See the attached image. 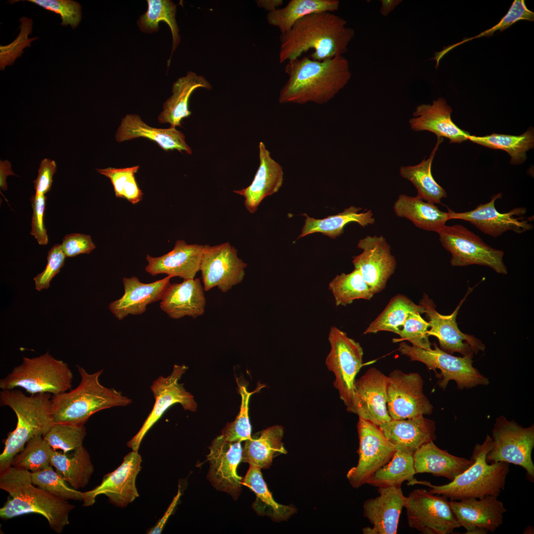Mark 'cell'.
I'll list each match as a JSON object with an SVG mask.
<instances>
[{
	"instance_id": "1",
	"label": "cell",
	"mask_w": 534,
	"mask_h": 534,
	"mask_svg": "<svg viewBox=\"0 0 534 534\" xmlns=\"http://www.w3.org/2000/svg\"><path fill=\"white\" fill-rule=\"evenodd\" d=\"M347 21L330 12L314 13L297 21L280 36L279 62L299 58L312 49L311 58L322 61L343 56L355 35Z\"/></svg>"
},
{
	"instance_id": "2",
	"label": "cell",
	"mask_w": 534,
	"mask_h": 534,
	"mask_svg": "<svg viewBox=\"0 0 534 534\" xmlns=\"http://www.w3.org/2000/svg\"><path fill=\"white\" fill-rule=\"evenodd\" d=\"M288 79L280 91L279 103L328 102L348 84L351 72L348 60L337 56L322 61L309 56L288 61Z\"/></svg>"
},
{
	"instance_id": "3",
	"label": "cell",
	"mask_w": 534,
	"mask_h": 534,
	"mask_svg": "<svg viewBox=\"0 0 534 534\" xmlns=\"http://www.w3.org/2000/svg\"><path fill=\"white\" fill-rule=\"evenodd\" d=\"M0 488L11 496L0 509L1 519L39 514L58 534L69 524V514L75 506L35 486L29 471L11 466L0 472Z\"/></svg>"
},
{
	"instance_id": "4",
	"label": "cell",
	"mask_w": 534,
	"mask_h": 534,
	"mask_svg": "<svg viewBox=\"0 0 534 534\" xmlns=\"http://www.w3.org/2000/svg\"><path fill=\"white\" fill-rule=\"evenodd\" d=\"M492 446L491 437L487 435L482 444L474 446L471 459L473 463L463 473L449 483L434 485L426 481L414 480L411 485L419 484L429 487L433 494L441 495L449 500H460L488 495L498 496L504 490L509 465L503 462L489 463L487 455Z\"/></svg>"
},
{
	"instance_id": "5",
	"label": "cell",
	"mask_w": 534,
	"mask_h": 534,
	"mask_svg": "<svg viewBox=\"0 0 534 534\" xmlns=\"http://www.w3.org/2000/svg\"><path fill=\"white\" fill-rule=\"evenodd\" d=\"M49 393L26 396L18 389L2 390L0 404L10 407L17 419L15 429L9 433L0 455V472L11 466L14 457L35 436H44L55 423Z\"/></svg>"
},
{
	"instance_id": "6",
	"label": "cell",
	"mask_w": 534,
	"mask_h": 534,
	"mask_svg": "<svg viewBox=\"0 0 534 534\" xmlns=\"http://www.w3.org/2000/svg\"><path fill=\"white\" fill-rule=\"evenodd\" d=\"M81 380L78 386L67 392L51 397V409L54 423L85 424L89 418L99 411L118 406H125L132 400L113 388L103 386L99 376L103 370L88 373L76 365Z\"/></svg>"
},
{
	"instance_id": "7",
	"label": "cell",
	"mask_w": 534,
	"mask_h": 534,
	"mask_svg": "<svg viewBox=\"0 0 534 534\" xmlns=\"http://www.w3.org/2000/svg\"><path fill=\"white\" fill-rule=\"evenodd\" d=\"M73 378L68 364L47 352L34 357H24L21 364L0 379V388L6 390L21 388L31 395H54L70 389Z\"/></svg>"
},
{
	"instance_id": "8",
	"label": "cell",
	"mask_w": 534,
	"mask_h": 534,
	"mask_svg": "<svg viewBox=\"0 0 534 534\" xmlns=\"http://www.w3.org/2000/svg\"><path fill=\"white\" fill-rule=\"evenodd\" d=\"M434 349L425 350L401 342L398 351L409 357L410 361L425 364L429 370L441 371L438 385L446 388L450 380L454 381L459 389H470L478 385H488L489 381L473 366L472 357L453 356L432 344Z\"/></svg>"
},
{
	"instance_id": "9",
	"label": "cell",
	"mask_w": 534,
	"mask_h": 534,
	"mask_svg": "<svg viewBox=\"0 0 534 534\" xmlns=\"http://www.w3.org/2000/svg\"><path fill=\"white\" fill-rule=\"evenodd\" d=\"M491 439L492 446L487 455V462H503L521 466L526 470L528 479L534 482V425L524 427L501 416L496 419Z\"/></svg>"
},
{
	"instance_id": "10",
	"label": "cell",
	"mask_w": 534,
	"mask_h": 534,
	"mask_svg": "<svg viewBox=\"0 0 534 534\" xmlns=\"http://www.w3.org/2000/svg\"><path fill=\"white\" fill-rule=\"evenodd\" d=\"M438 233L442 245L451 255L452 266L478 265L489 267L498 273H507L503 261L504 252L485 243L463 225H445Z\"/></svg>"
},
{
	"instance_id": "11",
	"label": "cell",
	"mask_w": 534,
	"mask_h": 534,
	"mask_svg": "<svg viewBox=\"0 0 534 534\" xmlns=\"http://www.w3.org/2000/svg\"><path fill=\"white\" fill-rule=\"evenodd\" d=\"M409 527L423 534H449L460 527L445 496L433 494L425 489L413 490L405 496Z\"/></svg>"
},
{
	"instance_id": "12",
	"label": "cell",
	"mask_w": 534,
	"mask_h": 534,
	"mask_svg": "<svg viewBox=\"0 0 534 534\" xmlns=\"http://www.w3.org/2000/svg\"><path fill=\"white\" fill-rule=\"evenodd\" d=\"M328 340L331 349L325 364L335 375L333 385L348 411L354 400L355 378L363 365V350L358 342L335 326L330 328Z\"/></svg>"
},
{
	"instance_id": "13",
	"label": "cell",
	"mask_w": 534,
	"mask_h": 534,
	"mask_svg": "<svg viewBox=\"0 0 534 534\" xmlns=\"http://www.w3.org/2000/svg\"><path fill=\"white\" fill-rule=\"evenodd\" d=\"M357 429L358 462L346 476L351 486L356 489L367 484L375 473L391 460L396 451L379 427L370 421L359 417Z\"/></svg>"
},
{
	"instance_id": "14",
	"label": "cell",
	"mask_w": 534,
	"mask_h": 534,
	"mask_svg": "<svg viewBox=\"0 0 534 534\" xmlns=\"http://www.w3.org/2000/svg\"><path fill=\"white\" fill-rule=\"evenodd\" d=\"M188 369L185 365H174L171 374L167 377L160 376L154 380L150 389L155 399L153 407L138 432L127 443L133 450H138L148 431L161 418L165 411L177 403L185 410L194 412L197 404L194 397L178 381Z\"/></svg>"
},
{
	"instance_id": "15",
	"label": "cell",
	"mask_w": 534,
	"mask_h": 534,
	"mask_svg": "<svg viewBox=\"0 0 534 534\" xmlns=\"http://www.w3.org/2000/svg\"><path fill=\"white\" fill-rule=\"evenodd\" d=\"M387 408L394 420L430 414L433 406L424 395L423 380L417 373L395 369L389 375Z\"/></svg>"
},
{
	"instance_id": "16",
	"label": "cell",
	"mask_w": 534,
	"mask_h": 534,
	"mask_svg": "<svg viewBox=\"0 0 534 534\" xmlns=\"http://www.w3.org/2000/svg\"><path fill=\"white\" fill-rule=\"evenodd\" d=\"M246 267L228 242L213 246L204 245L200 268L204 290L217 287L226 293L242 281Z\"/></svg>"
},
{
	"instance_id": "17",
	"label": "cell",
	"mask_w": 534,
	"mask_h": 534,
	"mask_svg": "<svg viewBox=\"0 0 534 534\" xmlns=\"http://www.w3.org/2000/svg\"><path fill=\"white\" fill-rule=\"evenodd\" d=\"M461 300L455 310L449 315H443L436 310V305L428 296L424 293L419 304L424 309L428 320V335L434 336L439 340L440 349L450 354L457 352L463 356L473 357L479 351H484L485 346L473 335L463 333L459 328L456 317L459 309L466 297Z\"/></svg>"
},
{
	"instance_id": "18",
	"label": "cell",
	"mask_w": 534,
	"mask_h": 534,
	"mask_svg": "<svg viewBox=\"0 0 534 534\" xmlns=\"http://www.w3.org/2000/svg\"><path fill=\"white\" fill-rule=\"evenodd\" d=\"M501 197V193L494 195L490 202L481 204L468 212L456 213L448 209L450 220L468 222L483 233L493 237H497L509 230L520 234L532 230L534 226L531 222L534 218L524 217L527 213L526 208H515L503 213L497 211L495 201Z\"/></svg>"
},
{
	"instance_id": "19",
	"label": "cell",
	"mask_w": 534,
	"mask_h": 534,
	"mask_svg": "<svg viewBox=\"0 0 534 534\" xmlns=\"http://www.w3.org/2000/svg\"><path fill=\"white\" fill-rule=\"evenodd\" d=\"M141 457L138 450H133L124 457L122 464L104 476L101 484L91 490L83 492V505L91 506L97 496L104 494L116 506L124 508L139 494L135 485L141 470Z\"/></svg>"
},
{
	"instance_id": "20",
	"label": "cell",
	"mask_w": 534,
	"mask_h": 534,
	"mask_svg": "<svg viewBox=\"0 0 534 534\" xmlns=\"http://www.w3.org/2000/svg\"><path fill=\"white\" fill-rule=\"evenodd\" d=\"M207 455L209 463L207 478L217 490L237 498L241 490L242 479L237 472L241 461V442H230L221 435L215 438Z\"/></svg>"
},
{
	"instance_id": "21",
	"label": "cell",
	"mask_w": 534,
	"mask_h": 534,
	"mask_svg": "<svg viewBox=\"0 0 534 534\" xmlns=\"http://www.w3.org/2000/svg\"><path fill=\"white\" fill-rule=\"evenodd\" d=\"M357 247L363 250L354 257L355 268L360 271L374 294L384 290L387 281L395 272L397 262L391 248L382 236H367L360 239Z\"/></svg>"
},
{
	"instance_id": "22",
	"label": "cell",
	"mask_w": 534,
	"mask_h": 534,
	"mask_svg": "<svg viewBox=\"0 0 534 534\" xmlns=\"http://www.w3.org/2000/svg\"><path fill=\"white\" fill-rule=\"evenodd\" d=\"M389 377L375 367L355 380L354 398L348 411L379 426L392 418L387 408Z\"/></svg>"
},
{
	"instance_id": "23",
	"label": "cell",
	"mask_w": 534,
	"mask_h": 534,
	"mask_svg": "<svg viewBox=\"0 0 534 534\" xmlns=\"http://www.w3.org/2000/svg\"><path fill=\"white\" fill-rule=\"evenodd\" d=\"M449 501L458 522L468 534L493 533L502 524L507 511L503 502L493 495Z\"/></svg>"
},
{
	"instance_id": "24",
	"label": "cell",
	"mask_w": 534,
	"mask_h": 534,
	"mask_svg": "<svg viewBox=\"0 0 534 534\" xmlns=\"http://www.w3.org/2000/svg\"><path fill=\"white\" fill-rule=\"evenodd\" d=\"M379 495L366 500L363 515L372 527L362 529L365 534H396L405 496L401 487L378 488Z\"/></svg>"
},
{
	"instance_id": "25",
	"label": "cell",
	"mask_w": 534,
	"mask_h": 534,
	"mask_svg": "<svg viewBox=\"0 0 534 534\" xmlns=\"http://www.w3.org/2000/svg\"><path fill=\"white\" fill-rule=\"evenodd\" d=\"M204 249V245L177 240L174 248L163 256L153 257L147 255L145 270L152 276L166 274L183 280L193 279L200 271Z\"/></svg>"
},
{
	"instance_id": "26",
	"label": "cell",
	"mask_w": 534,
	"mask_h": 534,
	"mask_svg": "<svg viewBox=\"0 0 534 534\" xmlns=\"http://www.w3.org/2000/svg\"><path fill=\"white\" fill-rule=\"evenodd\" d=\"M171 276L149 283H144L135 276L124 277V293L118 300L108 306L110 312L118 320L128 315H140L146 310L147 306L161 300L169 286Z\"/></svg>"
},
{
	"instance_id": "27",
	"label": "cell",
	"mask_w": 534,
	"mask_h": 534,
	"mask_svg": "<svg viewBox=\"0 0 534 534\" xmlns=\"http://www.w3.org/2000/svg\"><path fill=\"white\" fill-rule=\"evenodd\" d=\"M396 451L413 454L421 446L436 439L435 421L421 415L391 419L379 426Z\"/></svg>"
},
{
	"instance_id": "28",
	"label": "cell",
	"mask_w": 534,
	"mask_h": 534,
	"mask_svg": "<svg viewBox=\"0 0 534 534\" xmlns=\"http://www.w3.org/2000/svg\"><path fill=\"white\" fill-rule=\"evenodd\" d=\"M452 109L442 97L434 100L432 104L418 105L409 120L411 130L427 131L438 137H445L450 143H461L468 140L469 133L459 128L452 120Z\"/></svg>"
},
{
	"instance_id": "29",
	"label": "cell",
	"mask_w": 534,
	"mask_h": 534,
	"mask_svg": "<svg viewBox=\"0 0 534 534\" xmlns=\"http://www.w3.org/2000/svg\"><path fill=\"white\" fill-rule=\"evenodd\" d=\"M260 165L254 178L248 187L233 190L244 198V206L250 213H254L262 200L277 192L283 180L282 166L270 156L263 142L259 146Z\"/></svg>"
},
{
	"instance_id": "30",
	"label": "cell",
	"mask_w": 534,
	"mask_h": 534,
	"mask_svg": "<svg viewBox=\"0 0 534 534\" xmlns=\"http://www.w3.org/2000/svg\"><path fill=\"white\" fill-rule=\"evenodd\" d=\"M204 291L199 278L170 284L161 300L160 308L173 319L185 316L195 318L205 312L206 301Z\"/></svg>"
},
{
	"instance_id": "31",
	"label": "cell",
	"mask_w": 534,
	"mask_h": 534,
	"mask_svg": "<svg viewBox=\"0 0 534 534\" xmlns=\"http://www.w3.org/2000/svg\"><path fill=\"white\" fill-rule=\"evenodd\" d=\"M138 137L149 139L166 151L177 150L181 153L192 154V149L186 143L184 134L176 128L151 127L145 124L138 115L128 114L122 119L117 129L116 140L120 142Z\"/></svg>"
},
{
	"instance_id": "32",
	"label": "cell",
	"mask_w": 534,
	"mask_h": 534,
	"mask_svg": "<svg viewBox=\"0 0 534 534\" xmlns=\"http://www.w3.org/2000/svg\"><path fill=\"white\" fill-rule=\"evenodd\" d=\"M416 474L430 473L443 477L450 481L468 468L472 459L454 456L439 448L430 442L421 446L413 454Z\"/></svg>"
},
{
	"instance_id": "33",
	"label": "cell",
	"mask_w": 534,
	"mask_h": 534,
	"mask_svg": "<svg viewBox=\"0 0 534 534\" xmlns=\"http://www.w3.org/2000/svg\"><path fill=\"white\" fill-rule=\"evenodd\" d=\"M199 88L211 89L212 86L204 77L192 71L179 78L173 85L172 95L163 104L159 122L169 123L172 128L181 127L182 119L191 114L188 107L190 95Z\"/></svg>"
},
{
	"instance_id": "34",
	"label": "cell",
	"mask_w": 534,
	"mask_h": 534,
	"mask_svg": "<svg viewBox=\"0 0 534 534\" xmlns=\"http://www.w3.org/2000/svg\"><path fill=\"white\" fill-rule=\"evenodd\" d=\"M283 434L282 426L274 425L251 436L242 447L241 461L261 469L269 468L274 457L287 453L282 442Z\"/></svg>"
},
{
	"instance_id": "35",
	"label": "cell",
	"mask_w": 534,
	"mask_h": 534,
	"mask_svg": "<svg viewBox=\"0 0 534 534\" xmlns=\"http://www.w3.org/2000/svg\"><path fill=\"white\" fill-rule=\"evenodd\" d=\"M398 217L412 222L417 227L427 230L438 231L450 220L448 212L440 210L434 204L416 197L400 195L394 205Z\"/></svg>"
},
{
	"instance_id": "36",
	"label": "cell",
	"mask_w": 534,
	"mask_h": 534,
	"mask_svg": "<svg viewBox=\"0 0 534 534\" xmlns=\"http://www.w3.org/2000/svg\"><path fill=\"white\" fill-rule=\"evenodd\" d=\"M242 483L255 493L256 498L252 507L259 515L266 516L272 521L279 522L287 520L296 513L295 507L279 504L274 500L267 488L260 468L250 465Z\"/></svg>"
},
{
	"instance_id": "37",
	"label": "cell",
	"mask_w": 534,
	"mask_h": 534,
	"mask_svg": "<svg viewBox=\"0 0 534 534\" xmlns=\"http://www.w3.org/2000/svg\"><path fill=\"white\" fill-rule=\"evenodd\" d=\"M443 140L442 137L437 138L436 144L427 159L424 158L417 165L402 166L400 169V175L410 181L416 188V197L434 204H441V200L447 196L446 191L436 182L431 172L434 158Z\"/></svg>"
},
{
	"instance_id": "38",
	"label": "cell",
	"mask_w": 534,
	"mask_h": 534,
	"mask_svg": "<svg viewBox=\"0 0 534 534\" xmlns=\"http://www.w3.org/2000/svg\"><path fill=\"white\" fill-rule=\"evenodd\" d=\"M361 208L351 206L343 212L337 215L329 216L322 219H315L309 217L307 214L304 225L299 238L307 235L319 232L330 238H335L344 232V227L349 223L355 222L364 227L373 224L375 219L371 210L366 212L358 213Z\"/></svg>"
},
{
	"instance_id": "39",
	"label": "cell",
	"mask_w": 534,
	"mask_h": 534,
	"mask_svg": "<svg viewBox=\"0 0 534 534\" xmlns=\"http://www.w3.org/2000/svg\"><path fill=\"white\" fill-rule=\"evenodd\" d=\"M50 460L55 471L77 490L88 484L94 471L89 454L83 445L76 448L69 457L52 448Z\"/></svg>"
},
{
	"instance_id": "40",
	"label": "cell",
	"mask_w": 534,
	"mask_h": 534,
	"mask_svg": "<svg viewBox=\"0 0 534 534\" xmlns=\"http://www.w3.org/2000/svg\"><path fill=\"white\" fill-rule=\"evenodd\" d=\"M338 0H291L283 8L269 12L267 20L271 25L279 28L281 34L288 31L301 18L320 12H330L339 9Z\"/></svg>"
},
{
	"instance_id": "41",
	"label": "cell",
	"mask_w": 534,
	"mask_h": 534,
	"mask_svg": "<svg viewBox=\"0 0 534 534\" xmlns=\"http://www.w3.org/2000/svg\"><path fill=\"white\" fill-rule=\"evenodd\" d=\"M423 307L417 305L406 296L398 294L392 297L383 312L369 324L364 334L390 331L399 334L400 329L411 312L424 313Z\"/></svg>"
},
{
	"instance_id": "42",
	"label": "cell",
	"mask_w": 534,
	"mask_h": 534,
	"mask_svg": "<svg viewBox=\"0 0 534 534\" xmlns=\"http://www.w3.org/2000/svg\"><path fill=\"white\" fill-rule=\"evenodd\" d=\"M468 140L490 148L505 151L511 157V164L519 165L527 159V152L534 148V132L531 128L519 135L492 134L479 136L470 134Z\"/></svg>"
},
{
	"instance_id": "43",
	"label": "cell",
	"mask_w": 534,
	"mask_h": 534,
	"mask_svg": "<svg viewBox=\"0 0 534 534\" xmlns=\"http://www.w3.org/2000/svg\"><path fill=\"white\" fill-rule=\"evenodd\" d=\"M148 8L137 21L139 29L143 32L152 33L159 30V23L166 22L169 26L173 38L172 48L168 61L169 66L173 52L180 41L179 29L176 20L177 5L170 0H147Z\"/></svg>"
},
{
	"instance_id": "44",
	"label": "cell",
	"mask_w": 534,
	"mask_h": 534,
	"mask_svg": "<svg viewBox=\"0 0 534 534\" xmlns=\"http://www.w3.org/2000/svg\"><path fill=\"white\" fill-rule=\"evenodd\" d=\"M415 474L413 454L396 451L391 460L375 473L367 484L378 488L400 487L405 481L414 480Z\"/></svg>"
},
{
	"instance_id": "45",
	"label": "cell",
	"mask_w": 534,
	"mask_h": 534,
	"mask_svg": "<svg viewBox=\"0 0 534 534\" xmlns=\"http://www.w3.org/2000/svg\"><path fill=\"white\" fill-rule=\"evenodd\" d=\"M337 306L352 304L355 300H370L374 294L357 268L350 273L337 275L329 284Z\"/></svg>"
},
{
	"instance_id": "46",
	"label": "cell",
	"mask_w": 534,
	"mask_h": 534,
	"mask_svg": "<svg viewBox=\"0 0 534 534\" xmlns=\"http://www.w3.org/2000/svg\"><path fill=\"white\" fill-rule=\"evenodd\" d=\"M52 449L43 436H35L14 457L11 466L31 472L44 470L51 466L50 458Z\"/></svg>"
},
{
	"instance_id": "47",
	"label": "cell",
	"mask_w": 534,
	"mask_h": 534,
	"mask_svg": "<svg viewBox=\"0 0 534 534\" xmlns=\"http://www.w3.org/2000/svg\"><path fill=\"white\" fill-rule=\"evenodd\" d=\"M139 167L138 165L124 168L109 167L96 171L110 179L117 198L126 199L135 205L141 201L143 195L135 178Z\"/></svg>"
},
{
	"instance_id": "48",
	"label": "cell",
	"mask_w": 534,
	"mask_h": 534,
	"mask_svg": "<svg viewBox=\"0 0 534 534\" xmlns=\"http://www.w3.org/2000/svg\"><path fill=\"white\" fill-rule=\"evenodd\" d=\"M86 435L85 424L55 423L43 438L52 448L66 454L82 446Z\"/></svg>"
},
{
	"instance_id": "49",
	"label": "cell",
	"mask_w": 534,
	"mask_h": 534,
	"mask_svg": "<svg viewBox=\"0 0 534 534\" xmlns=\"http://www.w3.org/2000/svg\"><path fill=\"white\" fill-rule=\"evenodd\" d=\"M521 20L534 22V13L527 8L525 0H515L506 14L502 17L496 25L476 36L465 38L461 42L444 47L441 51L436 52L434 57L432 59L435 60L436 61V65H438L440 60L444 56L453 48L474 39L492 36L497 30L501 32L508 28L517 21Z\"/></svg>"
},
{
	"instance_id": "50",
	"label": "cell",
	"mask_w": 534,
	"mask_h": 534,
	"mask_svg": "<svg viewBox=\"0 0 534 534\" xmlns=\"http://www.w3.org/2000/svg\"><path fill=\"white\" fill-rule=\"evenodd\" d=\"M31 474L33 484L38 488L64 500L83 501V492L69 487L52 466Z\"/></svg>"
},
{
	"instance_id": "51",
	"label": "cell",
	"mask_w": 534,
	"mask_h": 534,
	"mask_svg": "<svg viewBox=\"0 0 534 534\" xmlns=\"http://www.w3.org/2000/svg\"><path fill=\"white\" fill-rule=\"evenodd\" d=\"M264 386L260 385L254 391L249 392L245 386L239 385V393L241 396L240 411L235 420L227 423L222 431L224 438L230 442H242L251 438V426L249 417V402L251 396L260 391Z\"/></svg>"
},
{
	"instance_id": "52",
	"label": "cell",
	"mask_w": 534,
	"mask_h": 534,
	"mask_svg": "<svg viewBox=\"0 0 534 534\" xmlns=\"http://www.w3.org/2000/svg\"><path fill=\"white\" fill-rule=\"evenodd\" d=\"M428 328V322L421 317L420 312H410L399 334L400 338H394L392 341L395 343L406 340L414 347L431 349L432 343L427 333Z\"/></svg>"
},
{
	"instance_id": "53",
	"label": "cell",
	"mask_w": 534,
	"mask_h": 534,
	"mask_svg": "<svg viewBox=\"0 0 534 534\" xmlns=\"http://www.w3.org/2000/svg\"><path fill=\"white\" fill-rule=\"evenodd\" d=\"M20 32L16 39L9 44L0 46V69H4L13 64L15 59L23 53V50L30 46L31 43L38 38H29L32 32L33 21L25 17L20 18Z\"/></svg>"
},
{
	"instance_id": "54",
	"label": "cell",
	"mask_w": 534,
	"mask_h": 534,
	"mask_svg": "<svg viewBox=\"0 0 534 534\" xmlns=\"http://www.w3.org/2000/svg\"><path fill=\"white\" fill-rule=\"evenodd\" d=\"M47 10L53 12L61 17L62 26L69 25L73 29L77 27L81 20V6L71 0H27Z\"/></svg>"
},
{
	"instance_id": "55",
	"label": "cell",
	"mask_w": 534,
	"mask_h": 534,
	"mask_svg": "<svg viewBox=\"0 0 534 534\" xmlns=\"http://www.w3.org/2000/svg\"><path fill=\"white\" fill-rule=\"evenodd\" d=\"M66 257L61 245L55 244L50 249L47 254V262L45 268L34 278L37 290L40 291L48 288L51 279L63 266Z\"/></svg>"
},
{
	"instance_id": "56",
	"label": "cell",
	"mask_w": 534,
	"mask_h": 534,
	"mask_svg": "<svg viewBox=\"0 0 534 534\" xmlns=\"http://www.w3.org/2000/svg\"><path fill=\"white\" fill-rule=\"evenodd\" d=\"M46 196L35 194L30 199L33 208L32 229L30 234L33 235L40 245L48 243V236L44 223Z\"/></svg>"
},
{
	"instance_id": "57",
	"label": "cell",
	"mask_w": 534,
	"mask_h": 534,
	"mask_svg": "<svg viewBox=\"0 0 534 534\" xmlns=\"http://www.w3.org/2000/svg\"><path fill=\"white\" fill-rule=\"evenodd\" d=\"M61 246L66 257L89 254L95 248L89 235L74 233L65 235Z\"/></svg>"
},
{
	"instance_id": "58",
	"label": "cell",
	"mask_w": 534,
	"mask_h": 534,
	"mask_svg": "<svg viewBox=\"0 0 534 534\" xmlns=\"http://www.w3.org/2000/svg\"><path fill=\"white\" fill-rule=\"evenodd\" d=\"M56 171V165L54 161L46 158L42 160L37 178L33 181L35 194L44 195L50 190L53 181L52 177Z\"/></svg>"
},
{
	"instance_id": "59",
	"label": "cell",
	"mask_w": 534,
	"mask_h": 534,
	"mask_svg": "<svg viewBox=\"0 0 534 534\" xmlns=\"http://www.w3.org/2000/svg\"><path fill=\"white\" fill-rule=\"evenodd\" d=\"M181 494L180 488H179L177 494L174 498L172 503L170 504L163 517L159 520L155 526L147 533V534H159L161 533L169 517L172 514L173 511L177 506Z\"/></svg>"
},
{
	"instance_id": "60",
	"label": "cell",
	"mask_w": 534,
	"mask_h": 534,
	"mask_svg": "<svg viewBox=\"0 0 534 534\" xmlns=\"http://www.w3.org/2000/svg\"><path fill=\"white\" fill-rule=\"evenodd\" d=\"M256 3L259 7L271 12L276 9L277 7L282 5L283 1L282 0H257Z\"/></svg>"
},
{
	"instance_id": "61",
	"label": "cell",
	"mask_w": 534,
	"mask_h": 534,
	"mask_svg": "<svg viewBox=\"0 0 534 534\" xmlns=\"http://www.w3.org/2000/svg\"><path fill=\"white\" fill-rule=\"evenodd\" d=\"M400 0H382L380 12L383 16H387L401 2Z\"/></svg>"
}]
</instances>
